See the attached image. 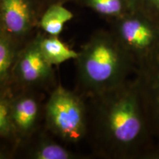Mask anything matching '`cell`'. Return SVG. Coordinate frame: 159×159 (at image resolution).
I'll return each mask as SVG.
<instances>
[{
    "instance_id": "cell-1",
    "label": "cell",
    "mask_w": 159,
    "mask_h": 159,
    "mask_svg": "<svg viewBox=\"0 0 159 159\" xmlns=\"http://www.w3.org/2000/svg\"><path fill=\"white\" fill-rule=\"evenodd\" d=\"M93 152L108 159H143L156 144L136 80L87 97Z\"/></svg>"
},
{
    "instance_id": "cell-2",
    "label": "cell",
    "mask_w": 159,
    "mask_h": 159,
    "mask_svg": "<svg viewBox=\"0 0 159 159\" xmlns=\"http://www.w3.org/2000/svg\"><path fill=\"white\" fill-rule=\"evenodd\" d=\"M79 94L89 97L128 80L136 64L111 30H99L83 46L75 60Z\"/></svg>"
},
{
    "instance_id": "cell-3",
    "label": "cell",
    "mask_w": 159,
    "mask_h": 159,
    "mask_svg": "<svg viewBox=\"0 0 159 159\" xmlns=\"http://www.w3.org/2000/svg\"><path fill=\"white\" fill-rule=\"evenodd\" d=\"M78 92L57 85L50 92L44 108L43 125L55 138L78 144L88 134V105Z\"/></svg>"
},
{
    "instance_id": "cell-4",
    "label": "cell",
    "mask_w": 159,
    "mask_h": 159,
    "mask_svg": "<svg viewBox=\"0 0 159 159\" xmlns=\"http://www.w3.org/2000/svg\"><path fill=\"white\" fill-rule=\"evenodd\" d=\"M111 31L134 60L137 66L159 49V24L132 10L111 21Z\"/></svg>"
},
{
    "instance_id": "cell-5",
    "label": "cell",
    "mask_w": 159,
    "mask_h": 159,
    "mask_svg": "<svg viewBox=\"0 0 159 159\" xmlns=\"http://www.w3.org/2000/svg\"><path fill=\"white\" fill-rule=\"evenodd\" d=\"M40 32L41 30L20 49L10 80L12 90L33 89L51 92L57 85L53 66L40 49Z\"/></svg>"
},
{
    "instance_id": "cell-6",
    "label": "cell",
    "mask_w": 159,
    "mask_h": 159,
    "mask_svg": "<svg viewBox=\"0 0 159 159\" xmlns=\"http://www.w3.org/2000/svg\"><path fill=\"white\" fill-rule=\"evenodd\" d=\"M43 12L39 0H0V31L23 47L40 30Z\"/></svg>"
},
{
    "instance_id": "cell-7",
    "label": "cell",
    "mask_w": 159,
    "mask_h": 159,
    "mask_svg": "<svg viewBox=\"0 0 159 159\" xmlns=\"http://www.w3.org/2000/svg\"><path fill=\"white\" fill-rule=\"evenodd\" d=\"M11 90L13 122L20 142L28 139L43 126L45 103L43 91L33 89Z\"/></svg>"
},
{
    "instance_id": "cell-8",
    "label": "cell",
    "mask_w": 159,
    "mask_h": 159,
    "mask_svg": "<svg viewBox=\"0 0 159 159\" xmlns=\"http://www.w3.org/2000/svg\"><path fill=\"white\" fill-rule=\"evenodd\" d=\"M135 75L151 133L159 146V49L137 66Z\"/></svg>"
},
{
    "instance_id": "cell-9",
    "label": "cell",
    "mask_w": 159,
    "mask_h": 159,
    "mask_svg": "<svg viewBox=\"0 0 159 159\" xmlns=\"http://www.w3.org/2000/svg\"><path fill=\"white\" fill-rule=\"evenodd\" d=\"M44 125L28 139L20 142L14 158L27 159H80L82 155L56 142Z\"/></svg>"
},
{
    "instance_id": "cell-10",
    "label": "cell",
    "mask_w": 159,
    "mask_h": 159,
    "mask_svg": "<svg viewBox=\"0 0 159 159\" xmlns=\"http://www.w3.org/2000/svg\"><path fill=\"white\" fill-rule=\"evenodd\" d=\"M10 87L0 89V158H14L20 140L16 130L11 108Z\"/></svg>"
},
{
    "instance_id": "cell-11",
    "label": "cell",
    "mask_w": 159,
    "mask_h": 159,
    "mask_svg": "<svg viewBox=\"0 0 159 159\" xmlns=\"http://www.w3.org/2000/svg\"><path fill=\"white\" fill-rule=\"evenodd\" d=\"M39 46L43 56L52 66L60 65L69 60H76L79 55V52L70 49L61 41L58 36L47 35L41 30Z\"/></svg>"
},
{
    "instance_id": "cell-12",
    "label": "cell",
    "mask_w": 159,
    "mask_h": 159,
    "mask_svg": "<svg viewBox=\"0 0 159 159\" xmlns=\"http://www.w3.org/2000/svg\"><path fill=\"white\" fill-rule=\"evenodd\" d=\"M21 47L8 34L0 31V89L9 87L12 71Z\"/></svg>"
},
{
    "instance_id": "cell-13",
    "label": "cell",
    "mask_w": 159,
    "mask_h": 159,
    "mask_svg": "<svg viewBox=\"0 0 159 159\" xmlns=\"http://www.w3.org/2000/svg\"><path fill=\"white\" fill-rule=\"evenodd\" d=\"M74 17V14L62 4H53L45 10L39 22L41 31L49 35L59 36L65 24Z\"/></svg>"
},
{
    "instance_id": "cell-14",
    "label": "cell",
    "mask_w": 159,
    "mask_h": 159,
    "mask_svg": "<svg viewBox=\"0 0 159 159\" xmlns=\"http://www.w3.org/2000/svg\"><path fill=\"white\" fill-rule=\"evenodd\" d=\"M77 3L110 21L132 11L131 0H78Z\"/></svg>"
},
{
    "instance_id": "cell-15",
    "label": "cell",
    "mask_w": 159,
    "mask_h": 159,
    "mask_svg": "<svg viewBox=\"0 0 159 159\" xmlns=\"http://www.w3.org/2000/svg\"><path fill=\"white\" fill-rule=\"evenodd\" d=\"M131 7L159 24V0H131Z\"/></svg>"
},
{
    "instance_id": "cell-16",
    "label": "cell",
    "mask_w": 159,
    "mask_h": 159,
    "mask_svg": "<svg viewBox=\"0 0 159 159\" xmlns=\"http://www.w3.org/2000/svg\"><path fill=\"white\" fill-rule=\"evenodd\" d=\"M39 1L41 3L43 10L45 11L49 5H53V4H62V5H64L65 3L70 2H75L77 3L78 0H39Z\"/></svg>"
}]
</instances>
